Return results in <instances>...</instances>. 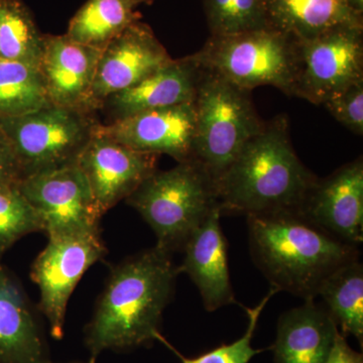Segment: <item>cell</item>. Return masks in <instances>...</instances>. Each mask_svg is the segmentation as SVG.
I'll use <instances>...</instances> for the list:
<instances>
[{
    "label": "cell",
    "instance_id": "44dd1931",
    "mask_svg": "<svg viewBox=\"0 0 363 363\" xmlns=\"http://www.w3.org/2000/svg\"><path fill=\"white\" fill-rule=\"evenodd\" d=\"M143 0H87L69 23L65 35L73 42L104 50L140 14L136 7Z\"/></svg>",
    "mask_w": 363,
    "mask_h": 363
},
{
    "label": "cell",
    "instance_id": "ba28073f",
    "mask_svg": "<svg viewBox=\"0 0 363 363\" xmlns=\"http://www.w3.org/2000/svg\"><path fill=\"white\" fill-rule=\"evenodd\" d=\"M107 250L99 231L50 236L47 247L33 262L30 278L39 286L40 310L49 322L52 337L64 335L67 305L74 289Z\"/></svg>",
    "mask_w": 363,
    "mask_h": 363
},
{
    "label": "cell",
    "instance_id": "7a4b0ae2",
    "mask_svg": "<svg viewBox=\"0 0 363 363\" xmlns=\"http://www.w3.org/2000/svg\"><path fill=\"white\" fill-rule=\"evenodd\" d=\"M288 116L264 123L216 182L221 213L298 212L317 177L298 159Z\"/></svg>",
    "mask_w": 363,
    "mask_h": 363
},
{
    "label": "cell",
    "instance_id": "52a82bcc",
    "mask_svg": "<svg viewBox=\"0 0 363 363\" xmlns=\"http://www.w3.org/2000/svg\"><path fill=\"white\" fill-rule=\"evenodd\" d=\"M90 111L50 106L0 117V131L13 147L23 179L75 164L96 123Z\"/></svg>",
    "mask_w": 363,
    "mask_h": 363
},
{
    "label": "cell",
    "instance_id": "9c48e42d",
    "mask_svg": "<svg viewBox=\"0 0 363 363\" xmlns=\"http://www.w3.org/2000/svg\"><path fill=\"white\" fill-rule=\"evenodd\" d=\"M298 47L296 97L323 105L363 80V26H339Z\"/></svg>",
    "mask_w": 363,
    "mask_h": 363
},
{
    "label": "cell",
    "instance_id": "e0dca14e",
    "mask_svg": "<svg viewBox=\"0 0 363 363\" xmlns=\"http://www.w3.org/2000/svg\"><path fill=\"white\" fill-rule=\"evenodd\" d=\"M202 68L194 56L172 60L140 83L104 100L113 121L176 105L194 104Z\"/></svg>",
    "mask_w": 363,
    "mask_h": 363
},
{
    "label": "cell",
    "instance_id": "d6986e66",
    "mask_svg": "<svg viewBox=\"0 0 363 363\" xmlns=\"http://www.w3.org/2000/svg\"><path fill=\"white\" fill-rule=\"evenodd\" d=\"M44 335L25 292L0 262V363H45Z\"/></svg>",
    "mask_w": 363,
    "mask_h": 363
},
{
    "label": "cell",
    "instance_id": "83f0119b",
    "mask_svg": "<svg viewBox=\"0 0 363 363\" xmlns=\"http://www.w3.org/2000/svg\"><path fill=\"white\" fill-rule=\"evenodd\" d=\"M323 105L344 128L357 135H363V80L327 100Z\"/></svg>",
    "mask_w": 363,
    "mask_h": 363
},
{
    "label": "cell",
    "instance_id": "7c38bea8",
    "mask_svg": "<svg viewBox=\"0 0 363 363\" xmlns=\"http://www.w3.org/2000/svg\"><path fill=\"white\" fill-rule=\"evenodd\" d=\"M152 28L135 21L104 48L90 94L91 111L106 98L133 87L172 61Z\"/></svg>",
    "mask_w": 363,
    "mask_h": 363
},
{
    "label": "cell",
    "instance_id": "7402d4cb",
    "mask_svg": "<svg viewBox=\"0 0 363 363\" xmlns=\"http://www.w3.org/2000/svg\"><path fill=\"white\" fill-rule=\"evenodd\" d=\"M344 336L363 342V267L359 259L339 267L325 279L318 297Z\"/></svg>",
    "mask_w": 363,
    "mask_h": 363
},
{
    "label": "cell",
    "instance_id": "f1b7e54d",
    "mask_svg": "<svg viewBox=\"0 0 363 363\" xmlns=\"http://www.w3.org/2000/svg\"><path fill=\"white\" fill-rule=\"evenodd\" d=\"M23 174L16 154L6 135L0 131V191L18 189Z\"/></svg>",
    "mask_w": 363,
    "mask_h": 363
},
{
    "label": "cell",
    "instance_id": "3957f363",
    "mask_svg": "<svg viewBox=\"0 0 363 363\" xmlns=\"http://www.w3.org/2000/svg\"><path fill=\"white\" fill-rule=\"evenodd\" d=\"M247 218L253 262L278 292L315 300L325 279L359 259V248L337 240L297 212Z\"/></svg>",
    "mask_w": 363,
    "mask_h": 363
},
{
    "label": "cell",
    "instance_id": "8992f818",
    "mask_svg": "<svg viewBox=\"0 0 363 363\" xmlns=\"http://www.w3.org/2000/svg\"><path fill=\"white\" fill-rule=\"evenodd\" d=\"M193 56L201 68L242 89L269 85L295 96L298 42L272 26L238 35H211Z\"/></svg>",
    "mask_w": 363,
    "mask_h": 363
},
{
    "label": "cell",
    "instance_id": "8fae6325",
    "mask_svg": "<svg viewBox=\"0 0 363 363\" xmlns=\"http://www.w3.org/2000/svg\"><path fill=\"white\" fill-rule=\"evenodd\" d=\"M96 124L76 164L85 177L97 209L104 216L133 194L157 169L160 155L121 145L99 133Z\"/></svg>",
    "mask_w": 363,
    "mask_h": 363
},
{
    "label": "cell",
    "instance_id": "ffe728a7",
    "mask_svg": "<svg viewBox=\"0 0 363 363\" xmlns=\"http://www.w3.org/2000/svg\"><path fill=\"white\" fill-rule=\"evenodd\" d=\"M267 23L297 42L344 26H363L345 0H267Z\"/></svg>",
    "mask_w": 363,
    "mask_h": 363
},
{
    "label": "cell",
    "instance_id": "4fadbf2b",
    "mask_svg": "<svg viewBox=\"0 0 363 363\" xmlns=\"http://www.w3.org/2000/svg\"><path fill=\"white\" fill-rule=\"evenodd\" d=\"M337 240L359 247L363 241L362 157L317 179L298 212Z\"/></svg>",
    "mask_w": 363,
    "mask_h": 363
},
{
    "label": "cell",
    "instance_id": "4316f807",
    "mask_svg": "<svg viewBox=\"0 0 363 363\" xmlns=\"http://www.w3.org/2000/svg\"><path fill=\"white\" fill-rule=\"evenodd\" d=\"M278 291L272 288L266 297L260 301L259 305L253 308H247L248 325L247 331L242 337L238 339L230 344H223L219 347L208 351L204 354L195 358H186L180 357L183 363H248L255 355L262 352V350H255L252 347V340L255 332L257 330V323L262 310L264 309L267 302L271 300L272 296L276 295Z\"/></svg>",
    "mask_w": 363,
    "mask_h": 363
},
{
    "label": "cell",
    "instance_id": "2e32d148",
    "mask_svg": "<svg viewBox=\"0 0 363 363\" xmlns=\"http://www.w3.org/2000/svg\"><path fill=\"white\" fill-rule=\"evenodd\" d=\"M221 215L220 208L217 207L191 235L183 248L185 257L179 267V272L187 274L197 286L208 312L238 304L231 286Z\"/></svg>",
    "mask_w": 363,
    "mask_h": 363
},
{
    "label": "cell",
    "instance_id": "30bf717a",
    "mask_svg": "<svg viewBox=\"0 0 363 363\" xmlns=\"http://www.w3.org/2000/svg\"><path fill=\"white\" fill-rule=\"evenodd\" d=\"M18 191L39 216L49 238L99 231L102 215L76 162L26 177Z\"/></svg>",
    "mask_w": 363,
    "mask_h": 363
},
{
    "label": "cell",
    "instance_id": "5b68a950",
    "mask_svg": "<svg viewBox=\"0 0 363 363\" xmlns=\"http://www.w3.org/2000/svg\"><path fill=\"white\" fill-rule=\"evenodd\" d=\"M194 104V159L216 184L264 123L255 111L252 91L203 68Z\"/></svg>",
    "mask_w": 363,
    "mask_h": 363
},
{
    "label": "cell",
    "instance_id": "9a60e30c",
    "mask_svg": "<svg viewBox=\"0 0 363 363\" xmlns=\"http://www.w3.org/2000/svg\"><path fill=\"white\" fill-rule=\"evenodd\" d=\"M101 50L66 35H44L39 70L52 105L90 111V94Z\"/></svg>",
    "mask_w": 363,
    "mask_h": 363
},
{
    "label": "cell",
    "instance_id": "603a6c76",
    "mask_svg": "<svg viewBox=\"0 0 363 363\" xmlns=\"http://www.w3.org/2000/svg\"><path fill=\"white\" fill-rule=\"evenodd\" d=\"M44 35L23 0H0V60L39 68Z\"/></svg>",
    "mask_w": 363,
    "mask_h": 363
},
{
    "label": "cell",
    "instance_id": "4dcf8cb0",
    "mask_svg": "<svg viewBox=\"0 0 363 363\" xmlns=\"http://www.w3.org/2000/svg\"><path fill=\"white\" fill-rule=\"evenodd\" d=\"M346 4L350 7L353 13L357 16H362L363 14V0H345Z\"/></svg>",
    "mask_w": 363,
    "mask_h": 363
},
{
    "label": "cell",
    "instance_id": "d6a6232c",
    "mask_svg": "<svg viewBox=\"0 0 363 363\" xmlns=\"http://www.w3.org/2000/svg\"><path fill=\"white\" fill-rule=\"evenodd\" d=\"M143 1H145V2H147V0H143Z\"/></svg>",
    "mask_w": 363,
    "mask_h": 363
},
{
    "label": "cell",
    "instance_id": "f546056e",
    "mask_svg": "<svg viewBox=\"0 0 363 363\" xmlns=\"http://www.w3.org/2000/svg\"><path fill=\"white\" fill-rule=\"evenodd\" d=\"M324 363H363L362 353L350 347L340 331L336 334L330 353Z\"/></svg>",
    "mask_w": 363,
    "mask_h": 363
},
{
    "label": "cell",
    "instance_id": "5bb4252c",
    "mask_svg": "<svg viewBox=\"0 0 363 363\" xmlns=\"http://www.w3.org/2000/svg\"><path fill=\"white\" fill-rule=\"evenodd\" d=\"M96 130L130 149L169 155L178 162L194 159V104L143 111L106 125L97 123Z\"/></svg>",
    "mask_w": 363,
    "mask_h": 363
},
{
    "label": "cell",
    "instance_id": "cb8c5ba5",
    "mask_svg": "<svg viewBox=\"0 0 363 363\" xmlns=\"http://www.w3.org/2000/svg\"><path fill=\"white\" fill-rule=\"evenodd\" d=\"M50 105L39 68L0 60V117L23 116Z\"/></svg>",
    "mask_w": 363,
    "mask_h": 363
},
{
    "label": "cell",
    "instance_id": "6da1fadb",
    "mask_svg": "<svg viewBox=\"0 0 363 363\" xmlns=\"http://www.w3.org/2000/svg\"><path fill=\"white\" fill-rule=\"evenodd\" d=\"M179 274L172 253L157 245L117 264L85 328L93 359L104 351L133 350L162 340V312Z\"/></svg>",
    "mask_w": 363,
    "mask_h": 363
},
{
    "label": "cell",
    "instance_id": "484cf974",
    "mask_svg": "<svg viewBox=\"0 0 363 363\" xmlns=\"http://www.w3.org/2000/svg\"><path fill=\"white\" fill-rule=\"evenodd\" d=\"M43 231L35 210L18 189L0 191V262L16 241Z\"/></svg>",
    "mask_w": 363,
    "mask_h": 363
},
{
    "label": "cell",
    "instance_id": "d4e9b609",
    "mask_svg": "<svg viewBox=\"0 0 363 363\" xmlns=\"http://www.w3.org/2000/svg\"><path fill=\"white\" fill-rule=\"evenodd\" d=\"M211 35H238L267 23V0H202Z\"/></svg>",
    "mask_w": 363,
    "mask_h": 363
},
{
    "label": "cell",
    "instance_id": "1f68e13d",
    "mask_svg": "<svg viewBox=\"0 0 363 363\" xmlns=\"http://www.w3.org/2000/svg\"><path fill=\"white\" fill-rule=\"evenodd\" d=\"M45 363H52V362H45ZM89 363H94V362H90Z\"/></svg>",
    "mask_w": 363,
    "mask_h": 363
},
{
    "label": "cell",
    "instance_id": "277c9868",
    "mask_svg": "<svg viewBox=\"0 0 363 363\" xmlns=\"http://www.w3.org/2000/svg\"><path fill=\"white\" fill-rule=\"evenodd\" d=\"M125 201L152 227L156 245L171 253L183 250L219 207L215 182L195 159L178 162L168 171L156 169Z\"/></svg>",
    "mask_w": 363,
    "mask_h": 363
},
{
    "label": "cell",
    "instance_id": "ac0fdd59",
    "mask_svg": "<svg viewBox=\"0 0 363 363\" xmlns=\"http://www.w3.org/2000/svg\"><path fill=\"white\" fill-rule=\"evenodd\" d=\"M339 331L324 306L315 300L281 315L272 345L274 363H324Z\"/></svg>",
    "mask_w": 363,
    "mask_h": 363
}]
</instances>
